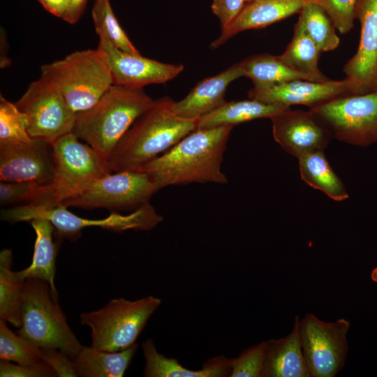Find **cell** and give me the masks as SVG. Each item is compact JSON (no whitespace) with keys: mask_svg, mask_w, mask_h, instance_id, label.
Listing matches in <instances>:
<instances>
[{"mask_svg":"<svg viewBox=\"0 0 377 377\" xmlns=\"http://www.w3.org/2000/svg\"><path fill=\"white\" fill-rule=\"evenodd\" d=\"M233 126L195 129L135 171L150 174L158 188L192 183H228L223 154Z\"/></svg>","mask_w":377,"mask_h":377,"instance_id":"6da1fadb","label":"cell"},{"mask_svg":"<svg viewBox=\"0 0 377 377\" xmlns=\"http://www.w3.org/2000/svg\"><path fill=\"white\" fill-rule=\"evenodd\" d=\"M169 96L154 100L131 125L108 161L112 172L136 170L197 129L198 119L177 116Z\"/></svg>","mask_w":377,"mask_h":377,"instance_id":"7a4b0ae2","label":"cell"},{"mask_svg":"<svg viewBox=\"0 0 377 377\" xmlns=\"http://www.w3.org/2000/svg\"><path fill=\"white\" fill-rule=\"evenodd\" d=\"M153 101L143 88L112 84L92 107L76 113L73 133L108 161L126 132Z\"/></svg>","mask_w":377,"mask_h":377,"instance_id":"3957f363","label":"cell"},{"mask_svg":"<svg viewBox=\"0 0 377 377\" xmlns=\"http://www.w3.org/2000/svg\"><path fill=\"white\" fill-rule=\"evenodd\" d=\"M40 74L57 88L76 113L92 107L113 84L107 57L98 47L75 51L43 64Z\"/></svg>","mask_w":377,"mask_h":377,"instance_id":"277c9868","label":"cell"},{"mask_svg":"<svg viewBox=\"0 0 377 377\" xmlns=\"http://www.w3.org/2000/svg\"><path fill=\"white\" fill-rule=\"evenodd\" d=\"M17 334L39 348L59 349L73 360L83 346L68 326L50 285L38 279L24 281L22 325Z\"/></svg>","mask_w":377,"mask_h":377,"instance_id":"5b68a950","label":"cell"},{"mask_svg":"<svg viewBox=\"0 0 377 377\" xmlns=\"http://www.w3.org/2000/svg\"><path fill=\"white\" fill-rule=\"evenodd\" d=\"M161 304V300L152 295L134 301L114 299L98 310L82 313L80 318L91 329L92 347L117 352L135 343Z\"/></svg>","mask_w":377,"mask_h":377,"instance_id":"8992f818","label":"cell"},{"mask_svg":"<svg viewBox=\"0 0 377 377\" xmlns=\"http://www.w3.org/2000/svg\"><path fill=\"white\" fill-rule=\"evenodd\" d=\"M36 218L50 221L58 237L77 239L85 228L99 227L103 229L121 232L129 229L148 230L158 224L163 218L147 203L127 215L112 212L101 219H89L78 216L59 204L47 205L24 204L4 209L1 219L10 223L29 222Z\"/></svg>","mask_w":377,"mask_h":377,"instance_id":"52a82bcc","label":"cell"},{"mask_svg":"<svg viewBox=\"0 0 377 377\" xmlns=\"http://www.w3.org/2000/svg\"><path fill=\"white\" fill-rule=\"evenodd\" d=\"M158 191L153 177L147 172H116L73 187L61 205L66 207L136 210L149 203Z\"/></svg>","mask_w":377,"mask_h":377,"instance_id":"ba28073f","label":"cell"},{"mask_svg":"<svg viewBox=\"0 0 377 377\" xmlns=\"http://www.w3.org/2000/svg\"><path fill=\"white\" fill-rule=\"evenodd\" d=\"M310 110L341 142L360 147L377 142V90L344 95Z\"/></svg>","mask_w":377,"mask_h":377,"instance_id":"9c48e42d","label":"cell"},{"mask_svg":"<svg viewBox=\"0 0 377 377\" xmlns=\"http://www.w3.org/2000/svg\"><path fill=\"white\" fill-rule=\"evenodd\" d=\"M15 103L26 115L32 138L52 145L60 137L73 132L76 112L45 78L40 77L32 82Z\"/></svg>","mask_w":377,"mask_h":377,"instance_id":"30bf717a","label":"cell"},{"mask_svg":"<svg viewBox=\"0 0 377 377\" xmlns=\"http://www.w3.org/2000/svg\"><path fill=\"white\" fill-rule=\"evenodd\" d=\"M349 328L345 318L325 322L308 313L300 320V342L311 377H334L343 369Z\"/></svg>","mask_w":377,"mask_h":377,"instance_id":"8fae6325","label":"cell"},{"mask_svg":"<svg viewBox=\"0 0 377 377\" xmlns=\"http://www.w3.org/2000/svg\"><path fill=\"white\" fill-rule=\"evenodd\" d=\"M73 133L58 138L52 145L56 175L52 182L57 204L73 187L112 173L108 163L88 144Z\"/></svg>","mask_w":377,"mask_h":377,"instance_id":"7c38bea8","label":"cell"},{"mask_svg":"<svg viewBox=\"0 0 377 377\" xmlns=\"http://www.w3.org/2000/svg\"><path fill=\"white\" fill-rule=\"evenodd\" d=\"M355 17L360 22V39L355 54L345 64L348 94L376 91L377 80V0H358Z\"/></svg>","mask_w":377,"mask_h":377,"instance_id":"4fadbf2b","label":"cell"},{"mask_svg":"<svg viewBox=\"0 0 377 377\" xmlns=\"http://www.w3.org/2000/svg\"><path fill=\"white\" fill-rule=\"evenodd\" d=\"M274 140L297 158L324 151L333 135L330 128L310 110L288 108L270 118Z\"/></svg>","mask_w":377,"mask_h":377,"instance_id":"5bb4252c","label":"cell"},{"mask_svg":"<svg viewBox=\"0 0 377 377\" xmlns=\"http://www.w3.org/2000/svg\"><path fill=\"white\" fill-rule=\"evenodd\" d=\"M55 175L52 145L37 139L0 145L1 181L49 184Z\"/></svg>","mask_w":377,"mask_h":377,"instance_id":"9a60e30c","label":"cell"},{"mask_svg":"<svg viewBox=\"0 0 377 377\" xmlns=\"http://www.w3.org/2000/svg\"><path fill=\"white\" fill-rule=\"evenodd\" d=\"M98 47L107 57L113 84L143 88L151 84H165L184 70L181 64L163 63L142 57L141 54L121 50L104 36H99Z\"/></svg>","mask_w":377,"mask_h":377,"instance_id":"2e32d148","label":"cell"},{"mask_svg":"<svg viewBox=\"0 0 377 377\" xmlns=\"http://www.w3.org/2000/svg\"><path fill=\"white\" fill-rule=\"evenodd\" d=\"M348 94L346 79L326 82L293 80L268 88L253 87L248 92L249 98L263 103H281L289 107L303 105L310 109Z\"/></svg>","mask_w":377,"mask_h":377,"instance_id":"e0dca14e","label":"cell"},{"mask_svg":"<svg viewBox=\"0 0 377 377\" xmlns=\"http://www.w3.org/2000/svg\"><path fill=\"white\" fill-rule=\"evenodd\" d=\"M316 0H253L246 2L232 23L221 30V35L210 45L216 49L238 33L260 29L300 13L307 3Z\"/></svg>","mask_w":377,"mask_h":377,"instance_id":"ac0fdd59","label":"cell"},{"mask_svg":"<svg viewBox=\"0 0 377 377\" xmlns=\"http://www.w3.org/2000/svg\"><path fill=\"white\" fill-rule=\"evenodd\" d=\"M242 76L243 73L238 63L202 80L183 99L174 101L173 111L182 118L198 119L223 105L228 85Z\"/></svg>","mask_w":377,"mask_h":377,"instance_id":"d6986e66","label":"cell"},{"mask_svg":"<svg viewBox=\"0 0 377 377\" xmlns=\"http://www.w3.org/2000/svg\"><path fill=\"white\" fill-rule=\"evenodd\" d=\"M299 323L297 316L289 334L266 341L261 377H311L302 349Z\"/></svg>","mask_w":377,"mask_h":377,"instance_id":"ffe728a7","label":"cell"},{"mask_svg":"<svg viewBox=\"0 0 377 377\" xmlns=\"http://www.w3.org/2000/svg\"><path fill=\"white\" fill-rule=\"evenodd\" d=\"M145 377H226L231 374V358L219 355L208 359L200 370L183 367L177 359L160 353L151 339L142 343Z\"/></svg>","mask_w":377,"mask_h":377,"instance_id":"44dd1931","label":"cell"},{"mask_svg":"<svg viewBox=\"0 0 377 377\" xmlns=\"http://www.w3.org/2000/svg\"><path fill=\"white\" fill-rule=\"evenodd\" d=\"M29 223L36 233L32 261L24 269L13 272L14 276L19 281L29 278L45 281L50 285L54 298L59 301L54 284L55 260L58 251V241L54 242L55 229L50 221L43 218L32 219Z\"/></svg>","mask_w":377,"mask_h":377,"instance_id":"7402d4cb","label":"cell"},{"mask_svg":"<svg viewBox=\"0 0 377 377\" xmlns=\"http://www.w3.org/2000/svg\"><path fill=\"white\" fill-rule=\"evenodd\" d=\"M290 108L281 103H266L255 99L226 102L198 119L197 129H210L235 125L259 118H271Z\"/></svg>","mask_w":377,"mask_h":377,"instance_id":"603a6c76","label":"cell"},{"mask_svg":"<svg viewBox=\"0 0 377 377\" xmlns=\"http://www.w3.org/2000/svg\"><path fill=\"white\" fill-rule=\"evenodd\" d=\"M138 345L117 352H109L91 346H82L73 360L77 376L121 377L131 364Z\"/></svg>","mask_w":377,"mask_h":377,"instance_id":"cb8c5ba5","label":"cell"},{"mask_svg":"<svg viewBox=\"0 0 377 377\" xmlns=\"http://www.w3.org/2000/svg\"><path fill=\"white\" fill-rule=\"evenodd\" d=\"M298 159L301 179L337 202L348 198L346 188L332 170L323 151L306 154Z\"/></svg>","mask_w":377,"mask_h":377,"instance_id":"d4e9b609","label":"cell"},{"mask_svg":"<svg viewBox=\"0 0 377 377\" xmlns=\"http://www.w3.org/2000/svg\"><path fill=\"white\" fill-rule=\"evenodd\" d=\"M321 50L297 22L293 37L284 52L279 58L289 68L304 75L309 80H330L319 69L318 60Z\"/></svg>","mask_w":377,"mask_h":377,"instance_id":"484cf974","label":"cell"},{"mask_svg":"<svg viewBox=\"0 0 377 377\" xmlns=\"http://www.w3.org/2000/svg\"><path fill=\"white\" fill-rule=\"evenodd\" d=\"M13 253L10 249L0 252V319L17 328L22 325L24 300V281H19L11 270Z\"/></svg>","mask_w":377,"mask_h":377,"instance_id":"4316f807","label":"cell"},{"mask_svg":"<svg viewBox=\"0 0 377 377\" xmlns=\"http://www.w3.org/2000/svg\"><path fill=\"white\" fill-rule=\"evenodd\" d=\"M239 64L243 76L250 78L256 89L268 88L293 80H309L286 65L279 56L269 54L253 55Z\"/></svg>","mask_w":377,"mask_h":377,"instance_id":"83f0119b","label":"cell"},{"mask_svg":"<svg viewBox=\"0 0 377 377\" xmlns=\"http://www.w3.org/2000/svg\"><path fill=\"white\" fill-rule=\"evenodd\" d=\"M297 22L321 52L332 51L338 47L340 40L334 23L316 1L310 2L303 7Z\"/></svg>","mask_w":377,"mask_h":377,"instance_id":"f1b7e54d","label":"cell"},{"mask_svg":"<svg viewBox=\"0 0 377 377\" xmlns=\"http://www.w3.org/2000/svg\"><path fill=\"white\" fill-rule=\"evenodd\" d=\"M57 205L52 183L34 182H4L0 183L1 205L17 203Z\"/></svg>","mask_w":377,"mask_h":377,"instance_id":"f546056e","label":"cell"},{"mask_svg":"<svg viewBox=\"0 0 377 377\" xmlns=\"http://www.w3.org/2000/svg\"><path fill=\"white\" fill-rule=\"evenodd\" d=\"M91 17L98 37H105L121 50L140 54L119 24L110 0H95L91 9Z\"/></svg>","mask_w":377,"mask_h":377,"instance_id":"4dcf8cb0","label":"cell"},{"mask_svg":"<svg viewBox=\"0 0 377 377\" xmlns=\"http://www.w3.org/2000/svg\"><path fill=\"white\" fill-rule=\"evenodd\" d=\"M0 359L27 365L45 363L42 360L40 348L14 333L2 319H0Z\"/></svg>","mask_w":377,"mask_h":377,"instance_id":"1f68e13d","label":"cell"},{"mask_svg":"<svg viewBox=\"0 0 377 377\" xmlns=\"http://www.w3.org/2000/svg\"><path fill=\"white\" fill-rule=\"evenodd\" d=\"M32 138L28 132L26 115L15 103L0 96V145L29 142Z\"/></svg>","mask_w":377,"mask_h":377,"instance_id":"d6a6232c","label":"cell"},{"mask_svg":"<svg viewBox=\"0 0 377 377\" xmlns=\"http://www.w3.org/2000/svg\"><path fill=\"white\" fill-rule=\"evenodd\" d=\"M266 341L244 350L237 357L231 358L230 377H261L263 369Z\"/></svg>","mask_w":377,"mask_h":377,"instance_id":"836d02e7","label":"cell"},{"mask_svg":"<svg viewBox=\"0 0 377 377\" xmlns=\"http://www.w3.org/2000/svg\"><path fill=\"white\" fill-rule=\"evenodd\" d=\"M358 0H316L327 13L336 29L346 34L354 27L355 7Z\"/></svg>","mask_w":377,"mask_h":377,"instance_id":"e575fe53","label":"cell"},{"mask_svg":"<svg viewBox=\"0 0 377 377\" xmlns=\"http://www.w3.org/2000/svg\"><path fill=\"white\" fill-rule=\"evenodd\" d=\"M1 377H56L57 375L47 363L38 365L15 364L1 360Z\"/></svg>","mask_w":377,"mask_h":377,"instance_id":"d590c367","label":"cell"},{"mask_svg":"<svg viewBox=\"0 0 377 377\" xmlns=\"http://www.w3.org/2000/svg\"><path fill=\"white\" fill-rule=\"evenodd\" d=\"M42 360L49 364L59 377L77 376L74 361L61 350L54 348H40Z\"/></svg>","mask_w":377,"mask_h":377,"instance_id":"8d00e7d4","label":"cell"},{"mask_svg":"<svg viewBox=\"0 0 377 377\" xmlns=\"http://www.w3.org/2000/svg\"><path fill=\"white\" fill-rule=\"evenodd\" d=\"M246 3V0H212L211 8L220 21L221 30L238 16Z\"/></svg>","mask_w":377,"mask_h":377,"instance_id":"74e56055","label":"cell"},{"mask_svg":"<svg viewBox=\"0 0 377 377\" xmlns=\"http://www.w3.org/2000/svg\"><path fill=\"white\" fill-rule=\"evenodd\" d=\"M88 0H68L61 19L66 22L76 24L85 10Z\"/></svg>","mask_w":377,"mask_h":377,"instance_id":"f35d334b","label":"cell"},{"mask_svg":"<svg viewBox=\"0 0 377 377\" xmlns=\"http://www.w3.org/2000/svg\"><path fill=\"white\" fill-rule=\"evenodd\" d=\"M50 14L61 18L68 0H38Z\"/></svg>","mask_w":377,"mask_h":377,"instance_id":"ab89813d","label":"cell"},{"mask_svg":"<svg viewBox=\"0 0 377 377\" xmlns=\"http://www.w3.org/2000/svg\"><path fill=\"white\" fill-rule=\"evenodd\" d=\"M371 277L374 281L377 282V267L373 269Z\"/></svg>","mask_w":377,"mask_h":377,"instance_id":"60d3db41","label":"cell"},{"mask_svg":"<svg viewBox=\"0 0 377 377\" xmlns=\"http://www.w3.org/2000/svg\"><path fill=\"white\" fill-rule=\"evenodd\" d=\"M253 1V0H246V2H249V1Z\"/></svg>","mask_w":377,"mask_h":377,"instance_id":"b9f144b4","label":"cell"},{"mask_svg":"<svg viewBox=\"0 0 377 377\" xmlns=\"http://www.w3.org/2000/svg\"><path fill=\"white\" fill-rule=\"evenodd\" d=\"M376 90H377V80H376Z\"/></svg>","mask_w":377,"mask_h":377,"instance_id":"7bdbcfd3","label":"cell"}]
</instances>
